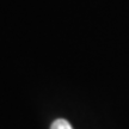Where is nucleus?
<instances>
[{
    "mask_svg": "<svg viewBox=\"0 0 129 129\" xmlns=\"http://www.w3.org/2000/svg\"><path fill=\"white\" fill-rule=\"evenodd\" d=\"M50 129H73V128H72V125L69 124L68 121L59 118V120H55L51 123Z\"/></svg>",
    "mask_w": 129,
    "mask_h": 129,
    "instance_id": "1",
    "label": "nucleus"
}]
</instances>
